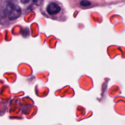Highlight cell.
<instances>
[{
	"label": "cell",
	"instance_id": "cell-2",
	"mask_svg": "<svg viewBox=\"0 0 125 125\" xmlns=\"http://www.w3.org/2000/svg\"><path fill=\"white\" fill-rule=\"evenodd\" d=\"M61 10V7L55 2H50L46 7V12L50 15L57 14Z\"/></svg>",
	"mask_w": 125,
	"mask_h": 125
},
{
	"label": "cell",
	"instance_id": "cell-3",
	"mask_svg": "<svg viewBox=\"0 0 125 125\" xmlns=\"http://www.w3.org/2000/svg\"><path fill=\"white\" fill-rule=\"evenodd\" d=\"M80 4L81 6H84V7H87V6H89L91 5V2L87 0H82L80 1Z\"/></svg>",
	"mask_w": 125,
	"mask_h": 125
},
{
	"label": "cell",
	"instance_id": "cell-4",
	"mask_svg": "<svg viewBox=\"0 0 125 125\" xmlns=\"http://www.w3.org/2000/svg\"><path fill=\"white\" fill-rule=\"evenodd\" d=\"M33 2L36 6H40L42 4L43 0H32Z\"/></svg>",
	"mask_w": 125,
	"mask_h": 125
},
{
	"label": "cell",
	"instance_id": "cell-5",
	"mask_svg": "<svg viewBox=\"0 0 125 125\" xmlns=\"http://www.w3.org/2000/svg\"><path fill=\"white\" fill-rule=\"evenodd\" d=\"M13 1H14V0H2V2H3L4 4L6 5V4L9 3V2H12Z\"/></svg>",
	"mask_w": 125,
	"mask_h": 125
},
{
	"label": "cell",
	"instance_id": "cell-1",
	"mask_svg": "<svg viewBox=\"0 0 125 125\" xmlns=\"http://www.w3.org/2000/svg\"><path fill=\"white\" fill-rule=\"evenodd\" d=\"M5 13L10 20H14L20 17L21 14V10L20 7L13 2H9L4 5Z\"/></svg>",
	"mask_w": 125,
	"mask_h": 125
},
{
	"label": "cell",
	"instance_id": "cell-6",
	"mask_svg": "<svg viewBox=\"0 0 125 125\" xmlns=\"http://www.w3.org/2000/svg\"><path fill=\"white\" fill-rule=\"evenodd\" d=\"M30 0H20V2L22 4H27L29 2Z\"/></svg>",
	"mask_w": 125,
	"mask_h": 125
}]
</instances>
